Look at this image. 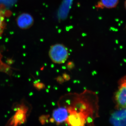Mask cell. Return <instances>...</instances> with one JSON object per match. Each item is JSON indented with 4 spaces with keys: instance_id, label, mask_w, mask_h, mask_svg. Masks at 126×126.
Returning <instances> with one entry per match:
<instances>
[{
    "instance_id": "obj_7",
    "label": "cell",
    "mask_w": 126,
    "mask_h": 126,
    "mask_svg": "<svg viewBox=\"0 0 126 126\" xmlns=\"http://www.w3.org/2000/svg\"><path fill=\"white\" fill-rule=\"evenodd\" d=\"M5 27L4 16L3 13L0 11V37L3 33Z\"/></svg>"
},
{
    "instance_id": "obj_8",
    "label": "cell",
    "mask_w": 126,
    "mask_h": 126,
    "mask_svg": "<svg viewBox=\"0 0 126 126\" xmlns=\"http://www.w3.org/2000/svg\"><path fill=\"white\" fill-rule=\"evenodd\" d=\"M34 86L38 89H42L44 87V84L40 83H36L34 84Z\"/></svg>"
},
{
    "instance_id": "obj_4",
    "label": "cell",
    "mask_w": 126,
    "mask_h": 126,
    "mask_svg": "<svg viewBox=\"0 0 126 126\" xmlns=\"http://www.w3.org/2000/svg\"><path fill=\"white\" fill-rule=\"evenodd\" d=\"M68 115L67 109L64 107H60L54 111L53 118L56 123L60 124L66 121Z\"/></svg>"
},
{
    "instance_id": "obj_6",
    "label": "cell",
    "mask_w": 126,
    "mask_h": 126,
    "mask_svg": "<svg viewBox=\"0 0 126 126\" xmlns=\"http://www.w3.org/2000/svg\"><path fill=\"white\" fill-rule=\"evenodd\" d=\"M118 2L119 0H100L96 6L101 9H112L116 7Z\"/></svg>"
},
{
    "instance_id": "obj_1",
    "label": "cell",
    "mask_w": 126,
    "mask_h": 126,
    "mask_svg": "<svg viewBox=\"0 0 126 126\" xmlns=\"http://www.w3.org/2000/svg\"><path fill=\"white\" fill-rule=\"evenodd\" d=\"M15 111L8 121L6 126H19L25 123L29 115V107L24 102L17 103L14 106Z\"/></svg>"
},
{
    "instance_id": "obj_3",
    "label": "cell",
    "mask_w": 126,
    "mask_h": 126,
    "mask_svg": "<svg viewBox=\"0 0 126 126\" xmlns=\"http://www.w3.org/2000/svg\"><path fill=\"white\" fill-rule=\"evenodd\" d=\"M115 100L118 109L126 110V75L118 81V88L115 94Z\"/></svg>"
},
{
    "instance_id": "obj_2",
    "label": "cell",
    "mask_w": 126,
    "mask_h": 126,
    "mask_svg": "<svg viewBox=\"0 0 126 126\" xmlns=\"http://www.w3.org/2000/svg\"><path fill=\"white\" fill-rule=\"evenodd\" d=\"M49 55L54 63L62 64L65 63L69 56L67 49L61 44L52 46L50 49Z\"/></svg>"
},
{
    "instance_id": "obj_9",
    "label": "cell",
    "mask_w": 126,
    "mask_h": 126,
    "mask_svg": "<svg viewBox=\"0 0 126 126\" xmlns=\"http://www.w3.org/2000/svg\"><path fill=\"white\" fill-rule=\"evenodd\" d=\"M125 7H126V1H125Z\"/></svg>"
},
{
    "instance_id": "obj_5",
    "label": "cell",
    "mask_w": 126,
    "mask_h": 126,
    "mask_svg": "<svg viewBox=\"0 0 126 126\" xmlns=\"http://www.w3.org/2000/svg\"><path fill=\"white\" fill-rule=\"evenodd\" d=\"M17 22L19 27L21 29H26L33 24V19L29 14H22L18 17Z\"/></svg>"
}]
</instances>
